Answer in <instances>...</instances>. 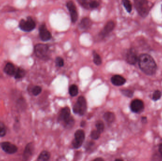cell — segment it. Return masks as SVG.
<instances>
[{"instance_id": "cell-1", "label": "cell", "mask_w": 162, "mask_h": 161, "mask_svg": "<svg viewBox=\"0 0 162 161\" xmlns=\"http://www.w3.org/2000/svg\"><path fill=\"white\" fill-rule=\"evenodd\" d=\"M138 64L141 70L149 76L154 75L157 70V65L154 59L149 55L144 53L139 56Z\"/></svg>"}, {"instance_id": "cell-2", "label": "cell", "mask_w": 162, "mask_h": 161, "mask_svg": "<svg viewBox=\"0 0 162 161\" xmlns=\"http://www.w3.org/2000/svg\"><path fill=\"white\" fill-rule=\"evenodd\" d=\"M58 121L63 122V125L66 128L72 127L75 123L73 118L71 116L70 110L68 107H66L61 111Z\"/></svg>"}, {"instance_id": "cell-3", "label": "cell", "mask_w": 162, "mask_h": 161, "mask_svg": "<svg viewBox=\"0 0 162 161\" xmlns=\"http://www.w3.org/2000/svg\"><path fill=\"white\" fill-rule=\"evenodd\" d=\"M134 3L135 9L141 16H148L150 11L148 0H134Z\"/></svg>"}, {"instance_id": "cell-4", "label": "cell", "mask_w": 162, "mask_h": 161, "mask_svg": "<svg viewBox=\"0 0 162 161\" xmlns=\"http://www.w3.org/2000/svg\"><path fill=\"white\" fill-rule=\"evenodd\" d=\"M87 109V103L85 97L81 96L78 98L77 102L73 107V111L76 114L81 116L85 114Z\"/></svg>"}, {"instance_id": "cell-5", "label": "cell", "mask_w": 162, "mask_h": 161, "mask_svg": "<svg viewBox=\"0 0 162 161\" xmlns=\"http://www.w3.org/2000/svg\"><path fill=\"white\" fill-rule=\"evenodd\" d=\"M19 27L22 30L29 32L35 28L36 23L32 17H28L26 20L22 19L20 21Z\"/></svg>"}, {"instance_id": "cell-6", "label": "cell", "mask_w": 162, "mask_h": 161, "mask_svg": "<svg viewBox=\"0 0 162 161\" xmlns=\"http://www.w3.org/2000/svg\"><path fill=\"white\" fill-rule=\"evenodd\" d=\"M49 50V47L45 44H37L34 47V52L36 55L41 59L47 58Z\"/></svg>"}, {"instance_id": "cell-7", "label": "cell", "mask_w": 162, "mask_h": 161, "mask_svg": "<svg viewBox=\"0 0 162 161\" xmlns=\"http://www.w3.org/2000/svg\"><path fill=\"white\" fill-rule=\"evenodd\" d=\"M85 138L84 131L78 130L75 133V139L72 142V145L75 148H78L82 146Z\"/></svg>"}, {"instance_id": "cell-8", "label": "cell", "mask_w": 162, "mask_h": 161, "mask_svg": "<svg viewBox=\"0 0 162 161\" xmlns=\"http://www.w3.org/2000/svg\"><path fill=\"white\" fill-rule=\"evenodd\" d=\"M1 147L4 151L8 154H14L18 151V148L15 145L9 142H3L0 144Z\"/></svg>"}, {"instance_id": "cell-9", "label": "cell", "mask_w": 162, "mask_h": 161, "mask_svg": "<svg viewBox=\"0 0 162 161\" xmlns=\"http://www.w3.org/2000/svg\"><path fill=\"white\" fill-rule=\"evenodd\" d=\"M144 108V103L141 100L135 99L131 103L130 109L133 113H139L143 110Z\"/></svg>"}, {"instance_id": "cell-10", "label": "cell", "mask_w": 162, "mask_h": 161, "mask_svg": "<svg viewBox=\"0 0 162 161\" xmlns=\"http://www.w3.org/2000/svg\"><path fill=\"white\" fill-rule=\"evenodd\" d=\"M67 7L70 14L71 18L73 22H75L77 20L78 14L76 7L73 1H69L67 3Z\"/></svg>"}, {"instance_id": "cell-11", "label": "cell", "mask_w": 162, "mask_h": 161, "mask_svg": "<svg viewBox=\"0 0 162 161\" xmlns=\"http://www.w3.org/2000/svg\"><path fill=\"white\" fill-rule=\"evenodd\" d=\"M138 60V56L135 50L133 49H130L128 50L126 55V61L127 62L131 65H134Z\"/></svg>"}, {"instance_id": "cell-12", "label": "cell", "mask_w": 162, "mask_h": 161, "mask_svg": "<svg viewBox=\"0 0 162 161\" xmlns=\"http://www.w3.org/2000/svg\"><path fill=\"white\" fill-rule=\"evenodd\" d=\"M34 151V145L33 143H29L26 145L24 151L23 152V160H29L33 155Z\"/></svg>"}, {"instance_id": "cell-13", "label": "cell", "mask_w": 162, "mask_h": 161, "mask_svg": "<svg viewBox=\"0 0 162 161\" xmlns=\"http://www.w3.org/2000/svg\"><path fill=\"white\" fill-rule=\"evenodd\" d=\"M39 32L40 38L43 41H47L51 38V34L47 30L45 25H42L40 26L39 29Z\"/></svg>"}, {"instance_id": "cell-14", "label": "cell", "mask_w": 162, "mask_h": 161, "mask_svg": "<svg viewBox=\"0 0 162 161\" xmlns=\"http://www.w3.org/2000/svg\"><path fill=\"white\" fill-rule=\"evenodd\" d=\"M111 83L116 86H120L126 82V79L119 75H114L111 78Z\"/></svg>"}, {"instance_id": "cell-15", "label": "cell", "mask_w": 162, "mask_h": 161, "mask_svg": "<svg viewBox=\"0 0 162 161\" xmlns=\"http://www.w3.org/2000/svg\"><path fill=\"white\" fill-rule=\"evenodd\" d=\"M16 69L14 64L11 62H8L6 64L4 68V71L6 74L9 76H14L16 72Z\"/></svg>"}, {"instance_id": "cell-16", "label": "cell", "mask_w": 162, "mask_h": 161, "mask_svg": "<svg viewBox=\"0 0 162 161\" xmlns=\"http://www.w3.org/2000/svg\"><path fill=\"white\" fill-rule=\"evenodd\" d=\"M115 27V24L113 21H110L107 23L104 27V29L102 32V35L103 36H105L109 33H110Z\"/></svg>"}, {"instance_id": "cell-17", "label": "cell", "mask_w": 162, "mask_h": 161, "mask_svg": "<svg viewBox=\"0 0 162 161\" xmlns=\"http://www.w3.org/2000/svg\"><path fill=\"white\" fill-rule=\"evenodd\" d=\"M92 25V22L89 18H83L80 24V27L81 29L83 30H86L88 29L91 27Z\"/></svg>"}, {"instance_id": "cell-18", "label": "cell", "mask_w": 162, "mask_h": 161, "mask_svg": "<svg viewBox=\"0 0 162 161\" xmlns=\"http://www.w3.org/2000/svg\"><path fill=\"white\" fill-rule=\"evenodd\" d=\"M50 157V154L47 151H43L40 153L37 160L39 161H47Z\"/></svg>"}, {"instance_id": "cell-19", "label": "cell", "mask_w": 162, "mask_h": 161, "mask_svg": "<svg viewBox=\"0 0 162 161\" xmlns=\"http://www.w3.org/2000/svg\"><path fill=\"white\" fill-rule=\"evenodd\" d=\"M104 118L107 122L109 123H112L115 120V115L113 113L110 111H108L105 113L104 115Z\"/></svg>"}, {"instance_id": "cell-20", "label": "cell", "mask_w": 162, "mask_h": 161, "mask_svg": "<svg viewBox=\"0 0 162 161\" xmlns=\"http://www.w3.org/2000/svg\"><path fill=\"white\" fill-rule=\"evenodd\" d=\"M25 75L26 71L24 70L22 68H18L14 76L15 79H21L25 77Z\"/></svg>"}, {"instance_id": "cell-21", "label": "cell", "mask_w": 162, "mask_h": 161, "mask_svg": "<svg viewBox=\"0 0 162 161\" xmlns=\"http://www.w3.org/2000/svg\"><path fill=\"white\" fill-rule=\"evenodd\" d=\"M69 93L72 96H75L78 93V89L76 85H72L69 87Z\"/></svg>"}, {"instance_id": "cell-22", "label": "cell", "mask_w": 162, "mask_h": 161, "mask_svg": "<svg viewBox=\"0 0 162 161\" xmlns=\"http://www.w3.org/2000/svg\"><path fill=\"white\" fill-rule=\"evenodd\" d=\"M122 4L127 11L130 12L132 11V4L129 0H122Z\"/></svg>"}, {"instance_id": "cell-23", "label": "cell", "mask_w": 162, "mask_h": 161, "mask_svg": "<svg viewBox=\"0 0 162 161\" xmlns=\"http://www.w3.org/2000/svg\"><path fill=\"white\" fill-rule=\"evenodd\" d=\"M7 133V128L3 122L0 121V137L5 136Z\"/></svg>"}, {"instance_id": "cell-24", "label": "cell", "mask_w": 162, "mask_h": 161, "mask_svg": "<svg viewBox=\"0 0 162 161\" xmlns=\"http://www.w3.org/2000/svg\"><path fill=\"white\" fill-rule=\"evenodd\" d=\"M93 62L96 65H100L102 64V59L100 58V56L98 55V53L96 52H93Z\"/></svg>"}, {"instance_id": "cell-25", "label": "cell", "mask_w": 162, "mask_h": 161, "mask_svg": "<svg viewBox=\"0 0 162 161\" xmlns=\"http://www.w3.org/2000/svg\"><path fill=\"white\" fill-rule=\"evenodd\" d=\"M96 127L97 131H99L100 133L103 131L104 129V125L103 122L101 121H98L95 124Z\"/></svg>"}, {"instance_id": "cell-26", "label": "cell", "mask_w": 162, "mask_h": 161, "mask_svg": "<svg viewBox=\"0 0 162 161\" xmlns=\"http://www.w3.org/2000/svg\"><path fill=\"white\" fill-rule=\"evenodd\" d=\"M161 96H162V93L161 91L157 90L154 92V94H153V100L155 101H156L160 99Z\"/></svg>"}, {"instance_id": "cell-27", "label": "cell", "mask_w": 162, "mask_h": 161, "mask_svg": "<svg viewBox=\"0 0 162 161\" xmlns=\"http://www.w3.org/2000/svg\"><path fill=\"white\" fill-rule=\"evenodd\" d=\"M42 91V88L40 87L36 86L32 89V93L35 96H38Z\"/></svg>"}, {"instance_id": "cell-28", "label": "cell", "mask_w": 162, "mask_h": 161, "mask_svg": "<svg viewBox=\"0 0 162 161\" xmlns=\"http://www.w3.org/2000/svg\"><path fill=\"white\" fill-rule=\"evenodd\" d=\"M121 92L124 96L128 97H131L133 96V92L131 90L122 89Z\"/></svg>"}, {"instance_id": "cell-29", "label": "cell", "mask_w": 162, "mask_h": 161, "mask_svg": "<svg viewBox=\"0 0 162 161\" xmlns=\"http://www.w3.org/2000/svg\"><path fill=\"white\" fill-rule=\"evenodd\" d=\"M100 133L99 131H97V130H94V131H92L91 132V137L92 139L96 140L99 138L100 137Z\"/></svg>"}, {"instance_id": "cell-30", "label": "cell", "mask_w": 162, "mask_h": 161, "mask_svg": "<svg viewBox=\"0 0 162 161\" xmlns=\"http://www.w3.org/2000/svg\"><path fill=\"white\" fill-rule=\"evenodd\" d=\"M79 4L85 9H89V2L88 0H77Z\"/></svg>"}, {"instance_id": "cell-31", "label": "cell", "mask_w": 162, "mask_h": 161, "mask_svg": "<svg viewBox=\"0 0 162 161\" xmlns=\"http://www.w3.org/2000/svg\"><path fill=\"white\" fill-rule=\"evenodd\" d=\"M99 5V1L98 0H91L89 2L90 8L92 9L96 8Z\"/></svg>"}, {"instance_id": "cell-32", "label": "cell", "mask_w": 162, "mask_h": 161, "mask_svg": "<svg viewBox=\"0 0 162 161\" xmlns=\"http://www.w3.org/2000/svg\"><path fill=\"white\" fill-rule=\"evenodd\" d=\"M56 65L58 67H63L64 65V60L61 57H57L56 60Z\"/></svg>"}, {"instance_id": "cell-33", "label": "cell", "mask_w": 162, "mask_h": 161, "mask_svg": "<svg viewBox=\"0 0 162 161\" xmlns=\"http://www.w3.org/2000/svg\"><path fill=\"white\" fill-rule=\"evenodd\" d=\"M141 121L142 122H143V123H146V122H148L147 118L146 117H143L142 118Z\"/></svg>"}, {"instance_id": "cell-34", "label": "cell", "mask_w": 162, "mask_h": 161, "mask_svg": "<svg viewBox=\"0 0 162 161\" xmlns=\"http://www.w3.org/2000/svg\"><path fill=\"white\" fill-rule=\"evenodd\" d=\"M159 152L162 156V143H161L159 146Z\"/></svg>"}, {"instance_id": "cell-35", "label": "cell", "mask_w": 162, "mask_h": 161, "mask_svg": "<svg viewBox=\"0 0 162 161\" xmlns=\"http://www.w3.org/2000/svg\"><path fill=\"white\" fill-rule=\"evenodd\" d=\"M85 121H82V122H81V127H85Z\"/></svg>"}, {"instance_id": "cell-36", "label": "cell", "mask_w": 162, "mask_h": 161, "mask_svg": "<svg viewBox=\"0 0 162 161\" xmlns=\"http://www.w3.org/2000/svg\"><path fill=\"white\" fill-rule=\"evenodd\" d=\"M103 159L102 158H98L95 159L94 161H103Z\"/></svg>"}, {"instance_id": "cell-37", "label": "cell", "mask_w": 162, "mask_h": 161, "mask_svg": "<svg viewBox=\"0 0 162 161\" xmlns=\"http://www.w3.org/2000/svg\"><path fill=\"white\" fill-rule=\"evenodd\" d=\"M116 161H122V160H121V159H116Z\"/></svg>"}]
</instances>
